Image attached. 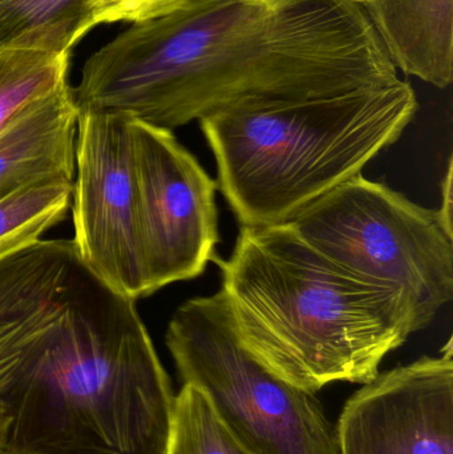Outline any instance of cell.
Instances as JSON below:
<instances>
[{"mask_svg":"<svg viewBox=\"0 0 453 454\" xmlns=\"http://www.w3.org/2000/svg\"><path fill=\"white\" fill-rule=\"evenodd\" d=\"M184 384L197 387L254 454H340L337 427L316 395L266 368L234 333L221 291L189 299L167 331Z\"/></svg>","mask_w":453,"mask_h":454,"instance_id":"8992f818","label":"cell"},{"mask_svg":"<svg viewBox=\"0 0 453 454\" xmlns=\"http://www.w3.org/2000/svg\"><path fill=\"white\" fill-rule=\"evenodd\" d=\"M396 69L433 87L453 80V0H361Z\"/></svg>","mask_w":453,"mask_h":454,"instance_id":"8fae6325","label":"cell"},{"mask_svg":"<svg viewBox=\"0 0 453 454\" xmlns=\"http://www.w3.org/2000/svg\"><path fill=\"white\" fill-rule=\"evenodd\" d=\"M175 399L135 299L74 239L0 261V454H168Z\"/></svg>","mask_w":453,"mask_h":454,"instance_id":"6da1fadb","label":"cell"},{"mask_svg":"<svg viewBox=\"0 0 453 454\" xmlns=\"http://www.w3.org/2000/svg\"><path fill=\"white\" fill-rule=\"evenodd\" d=\"M213 261L245 348L303 391L370 383L383 359L419 331L399 291L332 263L287 223L242 227L233 254Z\"/></svg>","mask_w":453,"mask_h":454,"instance_id":"3957f363","label":"cell"},{"mask_svg":"<svg viewBox=\"0 0 453 454\" xmlns=\"http://www.w3.org/2000/svg\"><path fill=\"white\" fill-rule=\"evenodd\" d=\"M72 185L66 180L44 181L0 200V261L36 242L66 218Z\"/></svg>","mask_w":453,"mask_h":454,"instance_id":"4fadbf2b","label":"cell"},{"mask_svg":"<svg viewBox=\"0 0 453 454\" xmlns=\"http://www.w3.org/2000/svg\"><path fill=\"white\" fill-rule=\"evenodd\" d=\"M329 261L361 279L399 291L418 330L453 298V231L438 210L358 175L287 223Z\"/></svg>","mask_w":453,"mask_h":454,"instance_id":"5b68a950","label":"cell"},{"mask_svg":"<svg viewBox=\"0 0 453 454\" xmlns=\"http://www.w3.org/2000/svg\"><path fill=\"white\" fill-rule=\"evenodd\" d=\"M95 0H0V52L69 55L95 27Z\"/></svg>","mask_w":453,"mask_h":454,"instance_id":"7c38bea8","label":"cell"},{"mask_svg":"<svg viewBox=\"0 0 453 454\" xmlns=\"http://www.w3.org/2000/svg\"><path fill=\"white\" fill-rule=\"evenodd\" d=\"M72 218L82 261L128 298L152 295L141 235L133 117L79 108Z\"/></svg>","mask_w":453,"mask_h":454,"instance_id":"52a82bcc","label":"cell"},{"mask_svg":"<svg viewBox=\"0 0 453 454\" xmlns=\"http://www.w3.org/2000/svg\"><path fill=\"white\" fill-rule=\"evenodd\" d=\"M396 79L361 0H188L93 53L72 92L172 130L242 98Z\"/></svg>","mask_w":453,"mask_h":454,"instance_id":"7a4b0ae2","label":"cell"},{"mask_svg":"<svg viewBox=\"0 0 453 454\" xmlns=\"http://www.w3.org/2000/svg\"><path fill=\"white\" fill-rule=\"evenodd\" d=\"M79 112L66 82L0 130V200L44 181L74 183Z\"/></svg>","mask_w":453,"mask_h":454,"instance_id":"30bf717a","label":"cell"},{"mask_svg":"<svg viewBox=\"0 0 453 454\" xmlns=\"http://www.w3.org/2000/svg\"><path fill=\"white\" fill-rule=\"evenodd\" d=\"M68 55L36 51L0 52V130L66 82Z\"/></svg>","mask_w":453,"mask_h":454,"instance_id":"5bb4252c","label":"cell"},{"mask_svg":"<svg viewBox=\"0 0 453 454\" xmlns=\"http://www.w3.org/2000/svg\"><path fill=\"white\" fill-rule=\"evenodd\" d=\"M452 355L449 340L364 384L340 415V454H453Z\"/></svg>","mask_w":453,"mask_h":454,"instance_id":"9c48e42d","label":"cell"},{"mask_svg":"<svg viewBox=\"0 0 453 454\" xmlns=\"http://www.w3.org/2000/svg\"><path fill=\"white\" fill-rule=\"evenodd\" d=\"M132 129L144 256L154 294L199 277L215 258L218 185L172 130L135 117Z\"/></svg>","mask_w":453,"mask_h":454,"instance_id":"ba28073f","label":"cell"},{"mask_svg":"<svg viewBox=\"0 0 453 454\" xmlns=\"http://www.w3.org/2000/svg\"><path fill=\"white\" fill-rule=\"evenodd\" d=\"M168 454H254L223 423L209 399L184 384L175 399Z\"/></svg>","mask_w":453,"mask_h":454,"instance_id":"9a60e30c","label":"cell"},{"mask_svg":"<svg viewBox=\"0 0 453 454\" xmlns=\"http://www.w3.org/2000/svg\"><path fill=\"white\" fill-rule=\"evenodd\" d=\"M417 111L414 88L399 77L242 98L199 121L237 220L265 227L289 223L361 175L399 140Z\"/></svg>","mask_w":453,"mask_h":454,"instance_id":"277c9868","label":"cell"},{"mask_svg":"<svg viewBox=\"0 0 453 454\" xmlns=\"http://www.w3.org/2000/svg\"><path fill=\"white\" fill-rule=\"evenodd\" d=\"M441 220L446 225L452 229V162L449 161V170H447L446 178L443 181V204L441 210Z\"/></svg>","mask_w":453,"mask_h":454,"instance_id":"e0dca14e","label":"cell"},{"mask_svg":"<svg viewBox=\"0 0 453 454\" xmlns=\"http://www.w3.org/2000/svg\"><path fill=\"white\" fill-rule=\"evenodd\" d=\"M7 427H8V416L7 412H5L3 405L0 404V450H2L3 445H4L5 442V434H7Z\"/></svg>","mask_w":453,"mask_h":454,"instance_id":"ac0fdd59","label":"cell"},{"mask_svg":"<svg viewBox=\"0 0 453 454\" xmlns=\"http://www.w3.org/2000/svg\"><path fill=\"white\" fill-rule=\"evenodd\" d=\"M188 0H95L93 24L154 20L175 12Z\"/></svg>","mask_w":453,"mask_h":454,"instance_id":"2e32d148","label":"cell"}]
</instances>
